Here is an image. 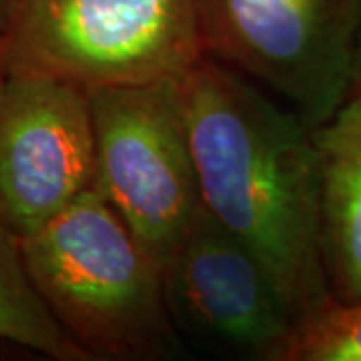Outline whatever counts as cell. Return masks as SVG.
<instances>
[{"mask_svg": "<svg viewBox=\"0 0 361 361\" xmlns=\"http://www.w3.org/2000/svg\"><path fill=\"white\" fill-rule=\"evenodd\" d=\"M179 89L203 207L263 261L297 323L327 307L313 129L209 54Z\"/></svg>", "mask_w": 361, "mask_h": 361, "instance_id": "obj_1", "label": "cell"}, {"mask_svg": "<svg viewBox=\"0 0 361 361\" xmlns=\"http://www.w3.org/2000/svg\"><path fill=\"white\" fill-rule=\"evenodd\" d=\"M18 247L42 301L90 361L179 357L163 265L97 187Z\"/></svg>", "mask_w": 361, "mask_h": 361, "instance_id": "obj_2", "label": "cell"}, {"mask_svg": "<svg viewBox=\"0 0 361 361\" xmlns=\"http://www.w3.org/2000/svg\"><path fill=\"white\" fill-rule=\"evenodd\" d=\"M205 56L197 0H14L2 75L92 90L177 80Z\"/></svg>", "mask_w": 361, "mask_h": 361, "instance_id": "obj_3", "label": "cell"}, {"mask_svg": "<svg viewBox=\"0 0 361 361\" xmlns=\"http://www.w3.org/2000/svg\"><path fill=\"white\" fill-rule=\"evenodd\" d=\"M205 54L227 65L311 129L348 101L361 0H197Z\"/></svg>", "mask_w": 361, "mask_h": 361, "instance_id": "obj_4", "label": "cell"}, {"mask_svg": "<svg viewBox=\"0 0 361 361\" xmlns=\"http://www.w3.org/2000/svg\"><path fill=\"white\" fill-rule=\"evenodd\" d=\"M97 189L163 265L203 207L179 78L89 90Z\"/></svg>", "mask_w": 361, "mask_h": 361, "instance_id": "obj_5", "label": "cell"}, {"mask_svg": "<svg viewBox=\"0 0 361 361\" xmlns=\"http://www.w3.org/2000/svg\"><path fill=\"white\" fill-rule=\"evenodd\" d=\"M94 187L89 90L40 75H4L0 227L25 239Z\"/></svg>", "mask_w": 361, "mask_h": 361, "instance_id": "obj_6", "label": "cell"}, {"mask_svg": "<svg viewBox=\"0 0 361 361\" xmlns=\"http://www.w3.org/2000/svg\"><path fill=\"white\" fill-rule=\"evenodd\" d=\"M179 334L239 360L283 361L297 322L263 261L205 207L163 263Z\"/></svg>", "mask_w": 361, "mask_h": 361, "instance_id": "obj_7", "label": "cell"}, {"mask_svg": "<svg viewBox=\"0 0 361 361\" xmlns=\"http://www.w3.org/2000/svg\"><path fill=\"white\" fill-rule=\"evenodd\" d=\"M325 275L336 303L361 301V97L313 129Z\"/></svg>", "mask_w": 361, "mask_h": 361, "instance_id": "obj_8", "label": "cell"}, {"mask_svg": "<svg viewBox=\"0 0 361 361\" xmlns=\"http://www.w3.org/2000/svg\"><path fill=\"white\" fill-rule=\"evenodd\" d=\"M0 341L56 361H90L28 277L18 239L0 227Z\"/></svg>", "mask_w": 361, "mask_h": 361, "instance_id": "obj_9", "label": "cell"}, {"mask_svg": "<svg viewBox=\"0 0 361 361\" xmlns=\"http://www.w3.org/2000/svg\"><path fill=\"white\" fill-rule=\"evenodd\" d=\"M283 361H361V301H331L297 323Z\"/></svg>", "mask_w": 361, "mask_h": 361, "instance_id": "obj_10", "label": "cell"}, {"mask_svg": "<svg viewBox=\"0 0 361 361\" xmlns=\"http://www.w3.org/2000/svg\"><path fill=\"white\" fill-rule=\"evenodd\" d=\"M349 97H361V25L357 32V44H355V61H353V80Z\"/></svg>", "mask_w": 361, "mask_h": 361, "instance_id": "obj_11", "label": "cell"}, {"mask_svg": "<svg viewBox=\"0 0 361 361\" xmlns=\"http://www.w3.org/2000/svg\"><path fill=\"white\" fill-rule=\"evenodd\" d=\"M14 0H0V35H4L8 20H11V14H13Z\"/></svg>", "mask_w": 361, "mask_h": 361, "instance_id": "obj_12", "label": "cell"}, {"mask_svg": "<svg viewBox=\"0 0 361 361\" xmlns=\"http://www.w3.org/2000/svg\"><path fill=\"white\" fill-rule=\"evenodd\" d=\"M0 40H2V35H0ZM2 78H4V75H2V68H0V87H2Z\"/></svg>", "mask_w": 361, "mask_h": 361, "instance_id": "obj_13", "label": "cell"}]
</instances>
